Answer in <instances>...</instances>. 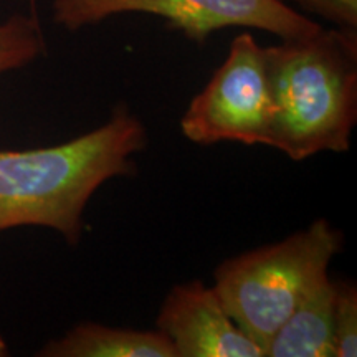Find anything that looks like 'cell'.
I'll return each instance as SVG.
<instances>
[{"label":"cell","mask_w":357,"mask_h":357,"mask_svg":"<svg viewBox=\"0 0 357 357\" xmlns=\"http://www.w3.org/2000/svg\"><path fill=\"white\" fill-rule=\"evenodd\" d=\"M146 146L144 123L118 102L102 126L61 144L0 151V234L43 227L77 247L89 200L111 178L132 177Z\"/></svg>","instance_id":"6da1fadb"},{"label":"cell","mask_w":357,"mask_h":357,"mask_svg":"<svg viewBox=\"0 0 357 357\" xmlns=\"http://www.w3.org/2000/svg\"><path fill=\"white\" fill-rule=\"evenodd\" d=\"M273 96L268 146L293 160L347 153L357 121V32L324 30L265 47Z\"/></svg>","instance_id":"7a4b0ae2"},{"label":"cell","mask_w":357,"mask_h":357,"mask_svg":"<svg viewBox=\"0 0 357 357\" xmlns=\"http://www.w3.org/2000/svg\"><path fill=\"white\" fill-rule=\"evenodd\" d=\"M342 243V231L318 218L278 243L222 261L213 289L236 326L266 351L276 329L328 276Z\"/></svg>","instance_id":"3957f363"},{"label":"cell","mask_w":357,"mask_h":357,"mask_svg":"<svg viewBox=\"0 0 357 357\" xmlns=\"http://www.w3.org/2000/svg\"><path fill=\"white\" fill-rule=\"evenodd\" d=\"M149 13L202 45L229 26L261 30L281 40L305 38L323 26L283 0H53L52 17L68 32H78L121 15Z\"/></svg>","instance_id":"277c9868"},{"label":"cell","mask_w":357,"mask_h":357,"mask_svg":"<svg viewBox=\"0 0 357 357\" xmlns=\"http://www.w3.org/2000/svg\"><path fill=\"white\" fill-rule=\"evenodd\" d=\"M271 121L273 96L266 50L252 33H240L211 82L190 100L181 119V131L200 146H268Z\"/></svg>","instance_id":"5b68a950"},{"label":"cell","mask_w":357,"mask_h":357,"mask_svg":"<svg viewBox=\"0 0 357 357\" xmlns=\"http://www.w3.org/2000/svg\"><path fill=\"white\" fill-rule=\"evenodd\" d=\"M155 329L169 337L177 357H265L261 346L230 318L213 287L199 280L169 291Z\"/></svg>","instance_id":"8992f818"},{"label":"cell","mask_w":357,"mask_h":357,"mask_svg":"<svg viewBox=\"0 0 357 357\" xmlns=\"http://www.w3.org/2000/svg\"><path fill=\"white\" fill-rule=\"evenodd\" d=\"M38 357H177L172 342L159 329L114 328L79 323L61 337L50 339Z\"/></svg>","instance_id":"52a82bcc"},{"label":"cell","mask_w":357,"mask_h":357,"mask_svg":"<svg viewBox=\"0 0 357 357\" xmlns=\"http://www.w3.org/2000/svg\"><path fill=\"white\" fill-rule=\"evenodd\" d=\"M334 281L326 276L268 342L265 357H334Z\"/></svg>","instance_id":"ba28073f"},{"label":"cell","mask_w":357,"mask_h":357,"mask_svg":"<svg viewBox=\"0 0 357 357\" xmlns=\"http://www.w3.org/2000/svg\"><path fill=\"white\" fill-rule=\"evenodd\" d=\"M47 42L38 15H17L0 22V77L32 65L45 55Z\"/></svg>","instance_id":"9c48e42d"},{"label":"cell","mask_w":357,"mask_h":357,"mask_svg":"<svg viewBox=\"0 0 357 357\" xmlns=\"http://www.w3.org/2000/svg\"><path fill=\"white\" fill-rule=\"evenodd\" d=\"M333 341L334 357L357 356V288L354 283L334 281Z\"/></svg>","instance_id":"30bf717a"},{"label":"cell","mask_w":357,"mask_h":357,"mask_svg":"<svg viewBox=\"0 0 357 357\" xmlns=\"http://www.w3.org/2000/svg\"><path fill=\"white\" fill-rule=\"evenodd\" d=\"M288 2L312 15L331 22L337 25V29L357 30V0H288Z\"/></svg>","instance_id":"8fae6325"},{"label":"cell","mask_w":357,"mask_h":357,"mask_svg":"<svg viewBox=\"0 0 357 357\" xmlns=\"http://www.w3.org/2000/svg\"><path fill=\"white\" fill-rule=\"evenodd\" d=\"M8 354H10V352H8L7 341H6V339H3L2 336H0V357H6V356H8Z\"/></svg>","instance_id":"7c38bea8"},{"label":"cell","mask_w":357,"mask_h":357,"mask_svg":"<svg viewBox=\"0 0 357 357\" xmlns=\"http://www.w3.org/2000/svg\"><path fill=\"white\" fill-rule=\"evenodd\" d=\"M30 3H32V13L37 15V0H30Z\"/></svg>","instance_id":"4fadbf2b"}]
</instances>
